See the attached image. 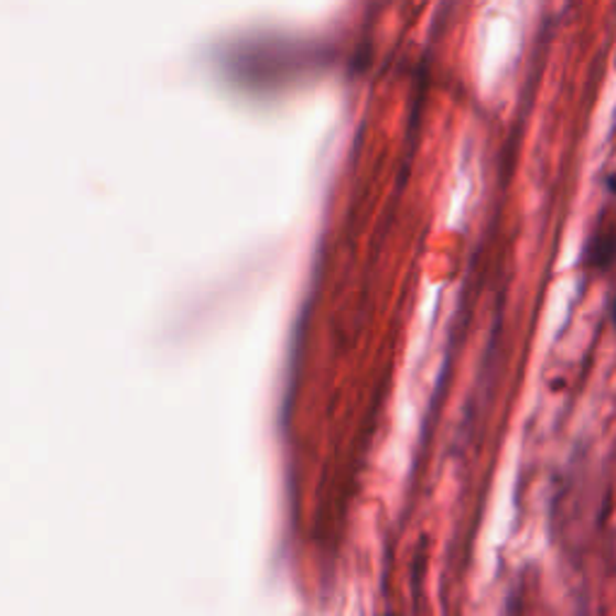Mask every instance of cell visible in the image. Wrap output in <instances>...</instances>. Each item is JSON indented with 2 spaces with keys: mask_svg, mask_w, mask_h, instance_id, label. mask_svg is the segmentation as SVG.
I'll use <instances>...</instances> for the list:
<instances>
[{
  "mask_svg": "<svg viewBox=\"0 0 616 616\" xmlns=\"http://www.w3.org/2000/svg\"><path fill=\"white\" fill-rule=\"evenodd\" d=\"M609 186L616 191V179H612V181H609Z\"/></svg>",
  "mask_w": 616,
  "mask_h": 616,
  "instance_id": "cell-3",
  "label": "cell"
},
{
  "mask_svg": "<svg viewBox=\"0 0 616 616\" xmlns=\"http://www.w3.org/2000/svg\"><path fill=\"white\" fill-rule=\"evenodd\" d=\"M585 260L590 268H612L616 263V227L607 225L597 229L585 248Z\"/></svg>",
  "mask_w": 616,
  "mask_h": 616,
  "instance_id": "cell-1",
  "label": "cell"
},
{
  "mask_svg": "<svg viewBox=\"0 0 616 616\" xmlns=\"http://www.w3.org/2000/svg\"><path fill=\"white\" fill-rule=\"evenodd\" d=\"M612 313H614V321H616V299H614V306H612Z\"/></svg>",
  "mask_w": 616,
  "mask_h": 616,
  "instance_id": "cell-2",
  "label": "cell"
}]
</instances>
